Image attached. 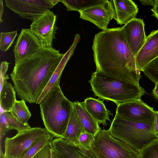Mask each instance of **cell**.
<instances>
[{
  "mask_svg": "<svg viewBox=\"0 0 158 158\" xmlns=\"http://www.w3.org/2000/svg\"><path fill=\"white\" fill-rule=\"evenodd\" d=\"M140 152V158H158V138L155 139Z\"/></svg>",
  "mask_w": 158,
  "mask_h": 158,
  "instance_id": "obj_28",
  "label": "cell"
},
{
  "mask_svg": "<svg viewBox=\"0 0 158 158\" xmlns=\"http://www.w3.org/2000/svg\"><path fill=\"white\" fill-rule=\"evenodd\" d=\"M51 144L46 146L31 158H52Z\"/></svg>",
  "mask_w": 158,
  "mask_h": 158,
  "instance_id": "obj_31",
  "label": "cell"
},
{
  "mask_svg": "<svg viewBox=\"0 0 158 158\" xmlns=\"http://www.w3.org/2000/svg\"><path fill=\"white\" fill-rule=\"evenodd\" d=\"M64 54V56L63 58L52 75L44 90L38 99L36 103V104H39L40 102L49 90L56 82L58 79L60 78L66 63L69 60V58L70 57V56H68V55L66 57L67 55V52Z\"/></svg>",
  "mask_w": 158,
  "mask_h": 158,
  "instance_id": "obj_24",
  "label": "cell"
},
{
  "mask_svg": "<svg viewBox=\"0 0 158 158\" xmlns=\"http://www.w3.org/2000/svg\"><path fill=\"white\" fill-rule=\"evenodd\" d=\"M56 18L53 11L49 10L32 21L30 26V28L39 39L43 48L52 47L57 28Z\"/></svg>",
  "mask_w": 158,
  "mask_h": 158,
  "instance_id": "obj_10",
  "label": "cell"
},
{
  "mask_svg": "<svg viewBox=\"0 0 158 158\" xmlns=\"http://www.w3.org/2000/svg\"><path fill=\"white\" fill-rule=\"evenodd\" d=\"M6 7L22 18L33 21L50 10L60 0H6Z\"/></svg>",
  "mask_w": 158,
  "mask_h": 158,
  "instance_id": "obj_8",
  "label": "cell"
},
{
  "mask_svg": "<svg viewBox=\"0 0 158 158\" xmlns=\"http://www.w3.org/2000/svg\"><path fill=\"white\" fill-rule=\"evenodd\" d=\"M64 55L53 47L42 48L15 64L10 75L19 98L36 104Z\"/></svg>",
  "mask_w": 158,
  "mask_h": 158,
  "instance_id": "obj_2",
  "label": "cell"
},
{
  "mask_svg": "<svg viewBox=\"0 0 158 158\" xmlns=\"http://www.w3.org/2000/svg\"><path fill=\"white\" fill-rule=\"evenodd\" d=\"M106 0H60V2L66 7L68 11H77L79 12L101 4Z\"/></svg>",
  "mask_w": 158,
  "mask_h": 158,
  "instance_id": "obj_22",
  "label": "cell"
},
{
  "mask_svg": "<svg viewBox=\"0 0 158 158\" xmlns=\"http://www.w3.org/2000/svg\"><path fill=\"white\" fill-rule=\"evenodd\" d=\"M25 102L23 99L16 100L9 112L15 118L26 123L31 117V114Z\"/></svg>",
  "mask_w": 158,
  "mask_h": 158,
  "instance_id": "obj_23",
  "label": "cell"
},
{
  "mask_svg": "<svg viewBox=\"0 0 158 158\" xmlns=\"http://www.w3.org/2000/svg\"><path fill=\"white\" fill-rule=\"evenodd\" d=\"M83 103L88 112L98 123L104 126L107 125L106 121H110L109 115L112 114L106 108L103 101L89 97L85 99Z\"/></svg>",
  "mask_w": 158,
  "mask_h": 158,
  "instance_id": "obj_18",
  "label": "cell"
},
{
  "mask_svg": "<svg viewBox=\"0 0 158 158\" xmlns=\"http://www.w3.org/2000/svg\"><path fill=\"white\" fill-rule=\"evenodd\" d=\"M52 158H66L60 154L56 152L51 148Z\"/></svg>",
  "mask_w": 158,
  "mask_h": 158,
  "instance_id": "obj_35",
  "label": "cell"
},
{
  "mask_svg": "<svg viewBox=\"0 0 158 158\" xmlns=\"http://www.w3.org/2000/svg\"><path fill=\"white\" fill-rule=\"evenodd\" d=\"M142 72L153 83L158 82V57L149 63Z\"/></svg>",
  "mask_w": 158,
  "mask_h": 158,
  "instance_id": "obj_26",
  "label": "cell"
},
{
  "mask_svg": "<svg viewBox=\"0 0 158 158\" xmlns=\"http://www.w3.org/2000/svg\"><path fill=\"white\" fill-rule=\"evenodd\" d=\"M116 114L128 120L154 123L155 110L140 98L117 106Z\"/></svg>",
  "mask_w": 158,
  "mask_h": 158,
  "instance_id": "obj_9",
  "label": "cell"
},
{
  "mask_svg": "<svg viewBox=\"0 0 158 158\" xmlns=\"http://www.w3.org/2000/svg\"><path fill=\"white\" fill-rule=\"evenodd\" d=\"M92 48L97 71L139 86L141 77L122 27L107 28L96 34Z\"/></svg>",
  "mask_w": 158,
  "mask_h": 158,
  "instance_id": "obj_1",
  "label": "cell"
},
{
  "mask_svg": "<svg viewBox=\"0 0 158 158\" xmlns=\"http://www.w3.org/2000/svg\"><path fill=\"white\" fill-rule=\"evenodd\" d=\"M85 131L96 136L101 131L98 122L86 110L83 102H73Z\"/></svg>",
  "mask_w": 158,
  "mask_h": 158,
  "instance_id": "obj_19",
  "label": "cell"
},
{
  "mask_svg": "<svg viewBox=\"0 0 158 158\" xmlns=\"http://www.w3.org/2000/svg\"><path fill=\"white\" fill-rule=\"evenodd\" d=\"M111 1L114 10V19L118 24L125 25L135 18L139 9L133 1L113 0Z\"/></svg>",
  "mask_w": 158,
  "mask_h": 158,
  "instance_id": "obj_16",
  "label": "cell"
},
{
  "mask_svg": "<svg viewBox=\"0 0 158 158\" xmlns=\"http://www.w3.org/2000/svg\"><path fill=\"white\" fill-rule=\"evenodd\" d=\"M95 136L85 132L80 135L77 146L91 150L94 146Z\"/></svg>",
  "mask_w": 158,
  "mask_h": 158,
  "instance_id": "obj_29",
  "label": "cell"
},
{
  "mask_svg": "<svg viewBox=\"0 0 158 158\" xmlns=\"http://www.w3.org/2000/svg\"><path fill=\"white\" fill-rule=\"evenodd\" d=\"M0 23H1L3 21L2 19V16L3 11V1L0 0Z\"/></svg>",
  "mask_w": 158,
  "mask_h": 158,
  "instance_id": "obj_37",
  "label": "cell"
},
{
  "mask_svg": "<svg viewBox=\"0 0 158 158\" xmlns=\"http://www.w3.org/2000/svg\"><path fill=\"white\" fill-rule=\"evenodd\" d=\"M152 94L154 97L158 100V82L155 84V86L152 91Z\"/></svg>",
  "mask_w": 158,
  "mask_h": 158,
  "instance_id": "obj_34",
  "label": "cell"
},
{
  "mask_svg": "<svg viewBox=\"0 0 158 158\" xmlns=\"http://www.w3.org/2000/svg\"><path fill=\"white\" fill-rule=\"evenodd\" d=\"M80 18L94 23L99 28H107L110 20L114 19L115 13L110 1L106 0L101 4L79 12Z\"/></svg>",
  "mask_w": 158,
  "mask_h": 158,
  "instance_id": "obj_12",
  "label": "cell"
},
{
  "mask_svg": "<svg viewBox=\"0 0 158 158\" xmlns=\"http://www.w3.org/2000/svg\"><path fill=\"white\" fill-rule=\"evenodd\" d=\"M108 130L113 136L139 152L158 138L154 131V123L128 120L116 114Z\"/></svg>",
  "mask_w": 158,
  "mask_h": 158,
  "instance_id": "obj_5",
  "label": "cell"
},
{
  "mask_svg": "<svg viewBox=\"0 0 158 158\" xmlns=\"http://www.w3.org/2000/svg\"><path fill=\"white\" fill-rule=\"evenodd\" d=\"M144 27L143 19L136 18L122 27L127 43L135 57L146 40Z\"/></svg>",
  "mask_w": 158,
  "mask_h": 158,
  "instance_id": "obj_13",
  "label": "cell"
},
{
  "mask_svg": "<svg viewBox=\"0 0 158 158\" xmlns=\"http://www.w3.org/2000/svg\"><path fill=\"white\" fill-rule=\"evenodd\" d=\"M141 3L144 5H151L153 6L155 4V0H139Z\"/></svg>",
  "mask_w": 158,
  "mask_h": 158,
  "instance_id": "obj_36",
  "label": "cell"
},
{
  "mask_svg": "<svg viewBox=\"0 0 158 158\" xmlns=\"http://www.w3.org/2000/svg\"><path fill=\"white\" fill-rule=\"evenodd\" d=\"M85 132L84 127L73 104L67 129L62 138L66 142L77 146L80 135Z\"/></svg>",
  "mask_w": 158,
  "mask_h": 158,
  "instance_id": "obj_17",
  "label": "cell"
},
{
  "mask_svg": "<svg viewBox=\"0 0 158 158\" xmlns=\"http://www.w3.org/2000/svg\"><path fill=\"white\" fill-rule=\"evenodd\" d=\"M52 148L66 158H97L91 150L66 142L62 138L54 139Z\"/></svg>",
  "mask_w": 158,
  "mask_h": 158,
  "instance_id": "obj_15",
  "label": "cell"
},
{
  "mask_svg": "<svg viewBox=\"0 0 158 158\" xmlns=\"http://www.w3.org/2000/svg\"><path fill=\"white\" fill-rule=\"evenodd\" d=\"M154 130L155 133L158 137V111L155 110V116L154 123Z\"/></svg>",
  "mask_w": 158,
  "mask_h": 158,
  "instance_id": "obj_33",
  "label": "cell"
},
{
  "mask_svg": "<svg viewBox=\"0 0 158 158\" xmlns=\"http://www.w3.org/2000/svg\"><path fill=\"white\" fill-rule=\"evenodd\" d=\"M58 79L39 103L45 128L54 137L62 138L68 125L73 102L64 95Z\"/></svg>",
  "mask_w": 158,
  "mask_h": 158,
  "instance_id": "obj_3",
  "label": "cell"
},
{
  "mask_svg": "<svg viewBox=\"0 0 158 158\" xmlns=\"http://www.w3.org/2000/svg\"><path fill=\"white\" fill-rule=\"evenodd\" d=\"M89 82L96 96L101 99L113 101L117 106L141 98L146 93L140 85L108 76L97 71L92 73Z\"/></svg>",
  "mask_w": 158,
  "mask_h": 158,
  "instance_id": "obj_4",
  "label": "cell"
},
{
  "mask_svg": "<svg viewBox=\"0 0 158 158\" xmlns=\"http://www.w3.org/2000/svg\"><path fill=\"white\" fill-rule=\"evenodd\" d=\"M0 118L1 135L12 129L16 130L18 131L31 127L28 123L20 121L13 116L9 112L1 113Z\"/></svg>",
  "mask_w": 158,
  "mask_h": 158,
  "instance_id": "obj_21",
  "label": "cell"
},
{
  "mask_svg": "<svg viewBox=\"0 0 158 158\" xmlns=\"http://www.w3.org/2000/svg\"><path fill=\"white\" fill-rule=\"evenodd\" d=\"M54 137L49 133L30 147L24 153L20 158H32L46 146L51 144Z\"/></svg>",
  "mask_w": 158,
  "mask_h": 158,
  "instance_id": "obj_25",
  "label": "cell"
},
{
  "mask_svg": "<svg viewBox=\"0 0 158 158\" xmlns=\"http://www.w3.org/2000/svg\"><path fill=\"white\" fill-rule=\"evenodd\" d=\"M158 57V29L154 30L147 36L145 42L135 57L136 67L142 71L150 62Z\"/></svg>",
  "mask_w": 158,
  "mask_h": 158,
  "instance_id": "obj_14",
  "label": "cell"
},
{
  "mask_svg": "<svg viewBox=\"0 0 158 158\" xmlns=\"http://www.w3.org/2000/svg\"><path fill=\"white\" fill-rule=\"evenodd\" d=\"M9 63L6 61H2L1 63L0 75V88H2L4 82L7 81L9 79L8 75H7Z\"/></svg>",
  "mask_w": 158,
  "mask_h": 158,
  "instance_id": "obj_30",
  "label": "cell"
},
{
  "mask_svg": "<svg viewBox=\"0 0 158 158\" xmlns=\"http://www.w3.org/2000/svg\"><path fill=\"white\" fill-rule=\"evenodd\" d=\"M42 48L40 41L30 28L22 29L14 48L15 64L32 56Z\"/></svg>",
  "mask_w": 158,
  "mask_h": 158,
  "instance_id": "obj_11",
  "label": "cell"
},
{
  "mask_svg": "<svg viewBox=\"0 0 158 158\" xmlns=\"http://www.w3.org/2000/svg\"><path fill=\"white\" fill-rule=\"evenodd\" d=\"M151 10L152 12V15L158 20V0H155V4Z\"/></svg>",
  "mask_w": 158,
  "mask_h": 158,
  "instance_id": "obj_32",
  "label": "cell"
},
{
  "mask_svg": "<svg viewBox=\"0 0 158 158\" xmlns=\"http://www.w3.org/2000/svg\"><path fill=\"white\" fill-rule=\"evenodd\" d=\"M16 90L14 86L7 81H5L0 89V105L1 113L9 112L15 100Z\"/></svg>",
  "mask_w": 158,
  "mask_h": 158,
  "instance_id": "obj_20",
  "label": "cell"
},
{
  "mask_svg": "<svg viewBox=\"0 0 158 158\" xmlns=\"http://www.w3.org/2000/svg\"><path fill=\"white\" fill-rule=\"evenodd\" d=\"M17 31L9 32H1L0 34V49L5 52L13 44L17 35Z\"/></svg>",
  "mask_w": 158,
  "mask_h": 158,
  "instance_id": "obj_27",
  "label": "cell"
},
{
  "mask_svg": "<svg viewBox=\"0 0 158 158\" xmlns=\"http://www.w3.org/2000/svg\"><path fill=\"white\" fill-rule=\"evenodd\" d=\"M49 132L45 128L30 127L18 131L4 141L5 158H20L30 147Z\"/></svg>",
  "mask_w": 158,
  "mask_h": 158,
  "instance_id": "obj_7",
  "label": "cell"
},
{
  "mask_svg": "<svg viewBox=\"0 0 158 158\" xmlns=\"http://www.w3.org/2000/svg\"><path fill=\"white\" fill-rule=\"evenodd\" d=\"M97 158H140V152L113 136L109 130H101L95 136L91 149Z\"/></svg>",
  "mask_w": 158,
  "mask_h": 158,
  "instance_id": "obj_6",
  "label": "cell"
}]
</instances>
